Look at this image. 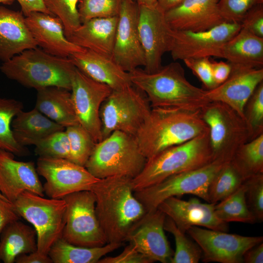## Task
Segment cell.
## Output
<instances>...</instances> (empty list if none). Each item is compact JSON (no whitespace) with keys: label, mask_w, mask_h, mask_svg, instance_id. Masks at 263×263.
Wrapping results in <instances>:
<instances>
[{"label":"cell","mask_w":263,"mask_h":263,"mask_svg":"<svg viewBox=\"0 0 263 263\" xmlns=\"http://www.w3.org/2000/svg\"><path fill=\"white\" fill-rule=\"evenodd\" d=\"M211 67L214 80L218 86L228 78L232 70L231 65L227 61H211Z\"/></svg>","instance_id":"cell-48"},{"label":"cell","mask_w":263,"mask_h":263,"mask_svg":"<svg viewBox=\"0 0 263 263\" xmlns=\"http://www.w3.org/2000/svg\"><path fill=\"white\" fill-rule=\"evenodd\" d=\"M122 244L109 243L101 246L83 247L71 244L61 237L52 245L48 255L53 263H98L103 256Z\"/></svg>","instance_id":"cell-31"},{"label":"cell","mask_w":263,"mask_h":263,"mask_svg":"<svg viewBox=\"0 0 263 263\" xmlns=\"http://www.w3.org/2000/svg\"><path fill=\"white\" fill-rule=\"evenodd\" d=\"M36 169L45 179L44 193L51 198L62 199L75 192L91 190L100 179L85 167L66 159L39 157Z\"/></svg>","instance_id":"cell-13"},{"label":"cell","mask_w":263,"mask_h":263,"mask_svg":"<svg viewBox=\"0 0 263 263\" xmlns=\"http://www.w3.org/2000/svg\"><path fill=\"white\" fill-rule=\"evenodd\" d=\"M12 203L20 218L31 224L36 230L37 251L48 255L52 245L62 237L66 222L64 200L44 198L24 191Z\"/></svg>","instance_id":"cell-8"},{"label":"cell","mask_w":263,"mask_h":263,"mask_svg":"<svg viewBox=\"0 0 263 263\" xmlns=\"http://www.w3.org/2000/svg\"><path fill=\"white\" fill-rule=\"evenodd\" d=\"M11 128L16 141L23 147L34 145L52 133L65 130L35 107L27 112L20 111L13 119Z\"/></svg>","instance_id":"cell-29"},{"label":"cell","mask_w":263,"mask_h":263,"mask_svg":"<svg viewBox=\"0 0 263 263\" xmlns=\"http://www.w3.org/2000/svg\"><path fill=\"white\" fill-rule=\"evenodd\" d=\"M201 112L209 129L214 159L230 162L238 149L251 140L245 121L232 108L218 101L209 102Z\"/></svg>","instance_id":"cell-10"},{"label":"cell","mask_w":263,"mask_h":263,"mask_svg":"<svg viewBox=\"0 0 263 263\" xmlns=\"http://www.w3.org/2000/svg\"><path fill=\"white\" fill-rule=\"evenodd\" d=\"M146 161L135 137L114 131L95 144L84 167L98 179L115 176L133 179Z\"/></svg>","instance_id":"cell-6"},{"label":"cell","mask_w":263,"mask_h":263,"mask_svg":"<svg viewBox=\"0 0 263 263\" xmlns=\"http://www.w3.org/2000/svg\"><path fill=\"white\" fill-rule=\"evenodd\" d=\"M17 263H53L48 255L43 254L37 250L30 253L18 255L16 259Z\"/></svg>","instance_id":"cell-50"},{"label":"cell","mask_w":263,"mask_h":263,"mask_svg":"<svg viewBox=\"0 0 263 263\" xmlns=\"http://www.w3.org/2000/svg\"><path fill=\"white\" fill-rule=\"evenodd\" d=\"M187 233L201 248L204 263H243L244 253L263 241V236H245L197 226Z\"/></svg>","instance_id":"cell-15"},{"label":"cell","mask_w":263,"mask_h":263,"mask_svg":"<svg viewBox=\"0 0 263 263\" xmlns=\"http://www.w3.org/2000/svg\"><path fill=\"white\" fill-rule=\"evenodd\" d=\"M69 58L75 67L84 74L112 90L132 85L129 72L123 70L112 56L84 49Z\"/></svg>","instance_id":"cell-24"},{"label":"cell","mask_w":263,"mask_h":263,"mask_svg":"<svg viewBox=\"0 0 263 263\" xmlns=\"http://www.w3.org/2000/svg\"><path fill=\"white\" fill-rule=\"evenodd\" d=\"M183 61L202 82L205 90H212L218 86L213 77L211 61L209 57L188 58Z\"/></svg>","instance_id":"cell-44"},{"label":"cell","mask_w":263,"mask_h":263,"mask_svg":"<svg viewBox=\"0 0 263 263\" xmlns=\"http://www.w3.org/2000/svg\"><path fill=\"white\" fill-rule=\"evenodd\" d=\"M23 109L21 102L12 98L0 97V149L14 155L23 156L29 153L15 139L11 123L15 116Z\"/></svg>","instance_id":"cell-33"},{"label":"cell","mask_w":263,"mask_h":263,"mask_svg":"<svg viewBox=\"0 0 263 263\" xmlns=\"http://www.w3.org/2000/svg\"><path fill=\"white\" fill-rule=\"evenodd\" d=\"M19 220L7 225L0 233V259L4 263H15L18 255L37 250L36 230Z\"/></svg>","instance_id":"cell-30"},{"label":"cell","mask_w":263,"mask_h":263,"mask_svg":"<svg viewBox=\"0 0 263 263\" xmlns=\"http://www.w3.org/2000/svg\"><path fill=\"white\" fill-rule=\"evenodd\" d=\"M151 109L146 94L133 85L112 90L100 109L103 139L114 131L135 137Z\"/></svg>","instance_id":"cell-9"},{"label":"cell","mask_w":263,"mask_h":263,"mask_svg":"<svg viewBox=\"0 0 263 263\" xmlns=\"http://www.w3.org/2000/svg\"><path fill=\"white\" fill-rule=\"evenodd\" d=\"M208 131L201 109L151 108L135 138L147 160Z\"/></svg>","instance_id":"cell-2"},{"label":"cell","mask_w":263,"mask_h":263,"mask_svg":"<svg viewBox=\"0 0 263 263\" xmlns=\"http://www.w3.org/2000/svg\"><path fill=\"white\" fill-rule=\"evenodd\" d=\"M62 199L66 204V222L62 237L74 245L98 247L107 244L95 212V197L91 190L68 194Z\"/></svg>","instance_id":"cell-11"},{"label":"cell","mask_w":263,"mask_h":263,"mask_svg":"<svg viewBox=\"0 0 263 263\" xmlns=\"http://www.w3.org/2000/svg\"><path fill=\"white\" fill-rule=\"evenodd\" d=\"M263 0H219L220 13L227 22L241 23L245 15Z\"/></svg>","instance_id":"cell-43"},{"label":"cell","mask_w":263,"mask_h":263,"mask_svg":"<svg viewBox=\"0 0 263 263\" xmlns=\"http://www.w3.org/2000/svg\"><path fill=\"white\" fill-rule=\"evenodd\" d=\"M98 263H151L135 248L129 244L118 255L101 258Z\"/></svg>","instance_id":"cell-46"},{"label":"cell","mask_w":263,"mask_h":263,"mask_svg":"<svg viewBox=\"0 0 263 263\" xmlns=\"http://www.w3.org/2000/svg\"><path fill=\"white\" fill-rule=\"evenodd\" d=\"M65 131L69 141V160L84 167L96 143L80 124L66 127Z\"/></svg>","instance_id":"cell-37"},{"label":"cell","mask_w":263,"mask_h":263,"mask_svg":"<svg viewBox=\"0 0 263 263\" xmlns=\"http://www.w3.org/2000/svg\"><path fill=\"white\" fill-rule=\"evenodd\" d=\"M243 263H263V243H261L249 249L244 254Z\"/></svg>","instance_id":"cell-51"},{"label":"cell","mask_w":263,"mask_h":263,"mask_svg":"<svg viewBox=\"0 0 263 263\" xmlns=\"http://www.w3.org/2000/svg\"><path fill=\"white\" fill-rule=\"evenodd\" d=\"M228 162L214 159L202 167L172 175L158 183L135 191L134 195L146 212L156 210L163 201L169 197L185 194L194 195L208 202L209 185Z\"/></svg>","instance_id":"cell-7"},{"label":"cell","mask_w":263,"mask_h":263,"mask_svg":"<svg viewBox=\"0 0 263 263\" xmlns=\"http://www.w3.org/2000/svg\"><path fill=\"white\" fill-rule=\"evenodd\" d=\"M139 6L138 32L146 59L144 70L154 72L162 67L164 54L169 52L173 30L157 4Z\"/></svg>","instance_id":"cell-17"},{"label":"cell","mask_w":263,"mask_h":263,"mask_svg":"<svg viewBox=\"0 0 263 263\" xmlns=\"http://www.w3.org/2000/svg\"><path fill=\"white\" fill-rule=\"evenodd\" d=\"M129 73L132 84L146 94L151 108L201 109L210 102L206 90L191 84L177 62L154 72L138 68Z\"/></svg>","instance_id":"cell-3"},{"label":"cell","mask_w":263,"mask_h":263,"mask_svg":"<svg viewBox=\"0 0 263 263\" xmlns=\"http://www.w3.org/2000/svg\"><path fill=\"white\" fill-rule=\"evenodd\" d=\"M112 89L75 68L72 79L71 98L79 124L96 143L103 139L100 112Z\"/></svg>","instance_id":"cell-14"},{"label":"cell","mask_w":263,"mask_h":263,"mask_svg":"<svg viewBox=\"0 0 263 263\" xmlns=\"http://www.w3.org/2000/svg\"><path fill=\"white\" fill-rule=\"evenodd\" d=\"M213 159L208 131L148 159L141 171L132 179V189L135 191L152 186L172 175L202 167Z\"/></svg>","instance_id":"cell-5"},{"label":"cell","mask_w":263,"mask_h":263,"mask_svg":"<svg viewBox=\"0 0 263 263\" xmlns=\"http://www.w3.org/2000/svg\"><path fill=\"white\" fill-rule=\"evenodd\" d=\"M15 0H0V3L4 5H11L13 4Z\"/></svg>","instance_id":"cell-54"},{"label":"cell","mask_w":263,"mask_h":263,"mask_svg":"<svg viewBox=\"0 0 263 263\" xmlns=\"http://www.w3.org/2000/svg\"><path fill=\"white\" fill-rule=\"evenodd\" d=\"M19 219L13 203L0 197V233L7 225Z\"/></svg>","instance_id":"cell-47"},{"label":"cell","mask_w":263,"mask_h":263,"mask_svg":"<svg viewBox=\"0 0 263 263\" xmlns=\"http://www.w3.org/2000/svg\"><path fill=\"white\" fill-rule=\"evenodd\" d=\"M24 191L44 196L34 163L16 160L13 153L0 149V192L13 203Z\"/></svg>","instance_id":"cell-20"},{"label":"cell","mask_w":263,"mask_h":263,"mask_svg":"<svg viewBox=\"0 0 263 263\" xmlns=\"http://www.w3.org/2000/svg\"><path fill=\"white\" fill-rule=\"evenodd\" d=\"M230 162L244 181L263 173V133L241 146Z\"/></svg>","instance_id":"cell-32"},{"label":"cell","mask_w":263,"mask_h":263,"mask_svg":"<svg viewBox=\"0 0 263 263\" xmlns=\"http://www.w3.org/2000/svg\"><path fill=\"white\" fill-rule=\"evenodd\" d=\"M166 215L161 210L147 212L132 228L126 241L151 263H171L174 252L165 234Z\"/></svg>","instance_id":"cell-18"},{"label":"cell","mask_w":263,"mask_h":263,"mask_svg":"<svg viewBox=\"0 0 263 263\" xmlns=\"http://www.w3.org/2000/svg\"><path fill=\"white\" fill-rule=\"evenodd\" d=\"M25 17L33 12H40L52 15L45 6L43 0H16ZM53 16V15H52Z\"/></svg>","instance_id":"cell-49"},{"label":"cell","mask_w":263,"mask_h":263,"mask_svg":"<svg viewBox=\"0 0 263 263\" xmlns=\"http://www.w3.org/2000/svg\"><path fill=\"white\" fill-rule=\"evenodd\" d=\"M123 0H79L81 23L94 18L118 16Z\"/></svg>","instance_id":"cell-40"},{"label":"cell","mask_w":263,"mask_h":263,"mask_svg":"<svg viewBox=\"0 0 263 263\" xmlns=\"http://www.w3.org/2000/svg\"><path fill=\"white\" fill-rule=\"evenodd\" d=\"M241 25L255 35L263 38V3L257 5L249 10Z\"/></svg>","instance_id":"cell-45"},{"label":"cell","mask_w":263,"mask_h":263,"mask_svg":"<svg viewBox=\"0 0 263 263\" xmlns=\"http://www.w3.org/2000/svg\"><path fill=\"white\" fill-rule=\"evenodd\" d=\"M34 145L35 153L39 157L69 160V141L65 130L52 133Z\"/></svg>","instance_id":"cell-41"},{"label":"cell","mask_w":263,"mask_h":263,"mask_svg":"<svg viewBox=\"0 0 263 263\" xmlns=\"http://www.w3.org/2000/svg\"><path fill=\"white\" fill-rule=\"evenodd\" d=\"M185 0H158L157 5L163 12L176 7Z\"/></svg>","instance_id":"cell-52"},{"label":"cell","mask_w":263,"mask_h":263,"mask_svg":"<svg viewBox=\"0 0 263 263\" xmlns=\"http://www.w3.org/2000/svg\"><path fill=\"white\" fill-rule=\"evenodd\" d=\"M219 0H185L165 13L170 28L175 31L199 32L226 21L218 8Z\"/></svg>","instance_id":"cell-22"},{"label":"cell","mask_w":263,"mask_h":263,"mask_svg":"<svg viewBox=\"0 0 263 263\" xmlns=\"http://www.w3.org/2000/svg\"><path fill=\"white\" fill-rule=\"evenodd\" d=\"M244 181L231 162L226 163L209 185L208 202L216 204L225 199L235 191Z\"/></svg>","instance_id":"cell-35"},{"label":"cell","mask_w":263,"mask_h":263,"mask_svg":"<svg viewBox=\"0 0 263 263\" xmlns=\"http://www.w3.org/2000/svg\"><path fill=\"white\" fill-rule=\"evenodd\" d=\"M139 5L153 6L157 4L158 0H135Z\"/></svg>","instance_id":"cell-53"},{"label":"cell","mask_w":263,"mask_h":263,"mask_svg":"<svg viewBox=\"0 0 263 263\" xmlns=\"http://www.w3.org/2000/svg\"><path fill=\"white\" fill-rule=\"evenodd\" d=\"M37 91L35 108L42 113L65 129L79 124L70 91L55 86Z\"/></svg>","instance_id":"cell-28"},{"label":"cell","mask_w":263,"mask_h":263,"mask_svg":"<svg viewBox=\"0 0 263 263\" xmlns=\"http://www.w3.org/2000/svg\"><path fill=\"white\" fill-rule=\"evenodd\" d=\"M244 115L251 140L263 133V81L258 85L246 102Z\"/></svg>","instance_id":"cell-39"},{"label":"cell","mask_w":263,"mask_h":263,"mask_svg":"<svg viewBox=\"0 0 263 263\" xmlns=\"http://www.w3.org/2000/svg\"><path fill=\"white\" fill-rule=\"evenodd\" d=\"M0 197H1V198H4V199H6L2 195V194L0 192Z\"/></svg>","instance_id":"cell-55"},{"label":"cell","mask_w":263,"mask_h":263,"mask_svg":"<svg viewBox=\"0 0 263 263\" xmlns=\"http://www.w3.org/2000/svg\"><path fill=\"white\" fill-rule=\"evenodd\" d=\"M0 261H1V260H0Z\"/></svg>","instance_id":"cell-56"},{"label":"cell","mask_w":263,"mask_h":263,"mask_svg":"<svg viewBox=\"0 0 263 263\" xmlns=\"http://www.w3.org/2000/svg\"><path fill=\"white\" fill-rule=\"evenodd\" d=\"M263 81V68H232L228 78L216 88L206 90V95L210 101L226 104L244 119V106L256 88Z\"/></svg>","instance_id":"cell-21"},{"label":"cell","mask_w":263,"mask_h":263,"mask_svg":"<svg viewBox=\"0 0 263 263\" xmlns=\"http://www.w3.org/2000/svg\"><path fill=\"white\" fill-rule=\"evenodd\" d=\"M79 0H43L50 14L62 23L66 37L81 24L78 10Z\"/></svg>","instance_id":"cell-38"},{"label":"cell","mask_w":263,"mask_h":263,"mask_svg":"<svg viewBox=\"0 0 263 263\" xmlns=\"http://www.w3.org/2000/svg\"><path fill=\"white\" fill-rule=\"evenodd\" d=\"M241 28V23L225 21L203 31L173 30L169 52L175 61L211 56L222 58L225 45Z\"/></svg>","instance_id":"cell-12"},{"label":"cell","mask_w":263,"mask_h":263,"mask_svg":"<svg viewBox=\"0 0 263 263\" xmlns=\"http://www.w3.org/2000/svg\"><path fill=\"white\" fill-rule=\"evenodd\" d=\"M222 58L226 59L232 68H263V38L241 27L225 45Z\"/></svg>","instance_id":"cell-27"},{"label":"cell","mask_w":263,"mask_h":263,"mask_svg":"<svg viewBox=\"0 0 263 263\" xmlns=\"http://www.w3.org/2000/svg\"><path fill=\"white\" fill-rule=\"evenodd\" d=\"M37 46L22 13L0 6V60L6 61Z\"/></svg>","instance_id":"cell-25"},{"label":"cell","mask_w":263,"mask_h":263,"mask_svg":"<svg viewBox=\"0 0 263 263\" xmlns=\"http://www.w3.org/2000/svg\"><path fill=\"white\" fill-rule=\"evenodd\" d=\"M25 17V22L38 46L57 56L69 57L83 49L66 37L60 20L54 16L33 12Z\"/></svg>","instance_id":"cell-23"},{"label":"cell","mask_w":263,"mask_h":263,"mask_svg":"<svg viewBox=\"0 0 263 263\" xmlns=\"http://www.w3.org/2000/svg\"><path fill=\"white\" fill-rule=\"evenodd\" d=\"M139 15V6L135 0H123L112 57L127 72L146 63L138 32Z\"/></svg>","instance_id":"cell-16"},{"label":"cell","mask_w":263,"mask_h":263,"mask_svg":"<svg viewBox=\"0 0 263 263\" xmlns=\"http://www.w3.org/2000/svg\"><path fill=\"white\" fill-rule=\"evenodd\" d=\"M164 228L172 234L175 243V251L170 263H197L201 259L202 251L193 240L186 235L174 221L166 216Z\"/></svg>","instance_id":"cell-36"},{"label":"cell","mask_w":263,"mask_h":263,"mask_svg":"<svg viewBox=\"0 0 263 263\" xmlns=\"http://www.w3.org/2000/svg\"><path fill=\"white\" fill-rule=\"evenodd\" d=\"M245 196L250 211L257 222L263 221V173L256 175L244 182Z\"/></svg>","instance_id":"cell-42"},{"label":"cell","mask_w":263,"mask_h":263,"mask_svg":"<svg viewBox=\"0 0 263 263\" xmlns=\"http://www.w3.org/2000/svg\"><path fill=\"white\" fill-rule=\"evenodd\" d=\"M75 69L69 57L55 56L37 47L23 51L0 67L7 77L25 87L37 90L55 86L70 91Z\"/></svg>","instance_id":"cell-4"},{"label":"cell","mask_w":263,"mask_h":263,"mask_svg":"<svg viewBox=\"0 0 263 263\" xmlns=\"http://www.w3.org/2000/svg\"><path fill=\"white\" fill-rule=\"evenodd\" d=\"M132 179L120 176L100 179L91 189L107 243L125 242L131 230L147 212L134 195Z\"/></svg>","instance_id":"cell-1"},{"label":"cell","mask_w":263,"mask_h":263,"mask_svg":"<svg viewBox=\"0 0 263 263\" xmlns=\"http://www.w3.org/2000/svg\"><path fill=\"white\" fill-rule=\"evenodd\" d=\"M215 205L208 202L203 203L196 198L186 201L170 197L163 201L157 209L171 218L184 233L193 226L227 232L228 223L217 217L214 212Z\"/></svg>","instance_id":"cell-19"},{"label":"cell","mask_w":263,"mask_h":263,"mask_svg":"<svg viewBox=\"0 0 263 263\" xmlns=\"http://www.w3.org/2000/svg\"><path fill=\"white\" fill-rule=\"evenodd\" d=\"M118 20V16L91 19L67 38L83 49L112 56Z\"/></svg>","instance_id":"cell-26"},{"label":"cell","mask_w":263,"mask_h":263,"mask_svg":"<svg viewBox=\"0 0 263 263\" xmlns=\"http://www.w3.org/2000/svg\"><path fill=\"white\" fill-rule=\"evenodd\" d=\"M244 183L232 194L215 204L214 212L220 220L229 223L237 222L248 224L257 222L246 203Z\"/></svg>","instance_id":"cell-34"}]
</instances>
